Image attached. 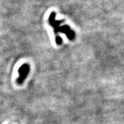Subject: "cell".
<instances>
[{
  "label": "cell",
  "instance_id": "1",
  "mask_svg": "<svg viewBox=\"0 0 124 124\" xmlns=\"http://www.w3.org/2000/svg\"><path fill=\"white\" fill-rule=\"evenodd\" d=\"M30 71V65L28 63H24L19 68V77L17 79V83L19 85H22L26 79L27 75H28Z\"/></svg>",
  "mask_w": 124,
  "mask_h": 124
},
{
  "label": "cell",
  "instance_id": "2",
  "mask_svg": "<svg viewBox=\"0 0 124 124\" xmlns=\"http://www.w3.org/2000/svg\"><path fill=\"white\" fill-rule=\"evenodd\" d=\"M55 16H56V13H52L51 15H50L49 17V23L53 27L54 32V35H56V37H58V32H59V25L62 23L63 21H56L55 19Z\"/></svg>",
  "mask_w": 124,
  "mask_h": 124
},
{
  "label": "cell",
  "instance_id": "3",
  "mask_svg": "<svg viewBox=\"0 0 124 124\" xmlns=\"http://www.w3.org/2000/svg\"><path fill=\"white\" fill-rule=\"evenodd\" d=\"M59 32H61L64 33L67 36V37L68 38V39L71 40V41H73V40L75 39V32L72 30H71V28H70L69 26L64 25V26L59 27Z\"/></svg>",
  "mask_w": 124,
  "mask_h": 124
}]
</instances>
